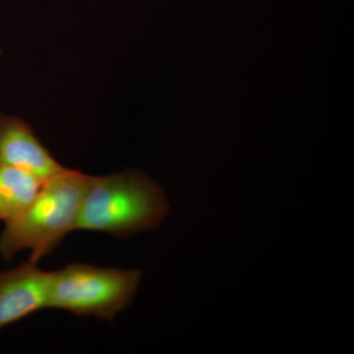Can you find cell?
<instances>
[{
	"label": "cell",
	"instance_id": "6da1fadb",
	"mask_svg": "<svg viewBox=\"0 0 354 354\" xmlns=\"http://www.w3.org/2000/svg\"><path fill=\"white\" fill-rule=\"evenodd\" d=\"M169 211L164 190L144 172L91 176L76 230L108 232L127 239L160 227Z\"/></svg>",
	"mask_w": 354,
	"mask_h": 354
},
{
	"label": "cell",
	"instance_id": "7a4b0ae2",
	"mask_svg": "<svg viewBox=\"0 0 354 354\" xmlns=\"http://www.w3.org/2000/svg\"><path fill=\"white\" fill-rule=\"evenodd\" d=\"M90 177L66 169L44 181L31 206L19 218L6 223L0 235L1 255L9 260L14 254L29 249V261L37 264L53 252L69 232L76 230Z\"/></svg>",
	"mask_w": 354,
	"mask_h": 354
},
{
	"label": "cell",
	"instance_id": "3957f363",
	"mask_svg": "<svg viewBox=\"0 0 354 354\" xmlns=\"http://www.w3.org/2000/svg\"><path fill=\"white\" fill-rule=\"evenodd\" d=\"M141 272L71 264L51 272L48 308L113 320L131 304Z\"/></svg>",
	"mask_w": 354,
	"mask_h": 354
},
{
	"label": "cell",
	"instance_id": "277c9868",
	"mask_svg": "<svg viewBox=\"0 0 354 354\" xmlns=\"http://www.w3.org/2000/svg\"><path fill=\"white\" fill-rule=\"evenodd\" d=\"M0 162L46 181L66 169L39 142L31 127L0 113Z\"/></svg>",
	"mask_w": 354,
	"mask_h": 354
},
{
	"label": "cell",
	"instance_id": "5b68a950",
	"mask_svg": "<svg viewBox=\"0 0 354 354\" xmlns=\"http://www.w3.org/2000/svg\"><path fill=\"white\" fill-rule=\"evenodd\" d=\"M50 277L30 261L0 272V329L48 308Z\"/></svg>",
	"mask_w": 354,
	"mask_h": 354
},
{
	"label": "cell",
	"instance_id": "8992f818",
	"mask_svg": "<svg viewBox=\"0 0 354 354\" xmlns=\"http://www.w3.org/2000/svg\"><path fill=\"white\" fill-rule=\"evenodd\" d=\"M44 181L0 162V221L19 218L38 196Z\"/></svg>",
	"mask_w": 354,
	"mask_h": 354
}]
</instances>
